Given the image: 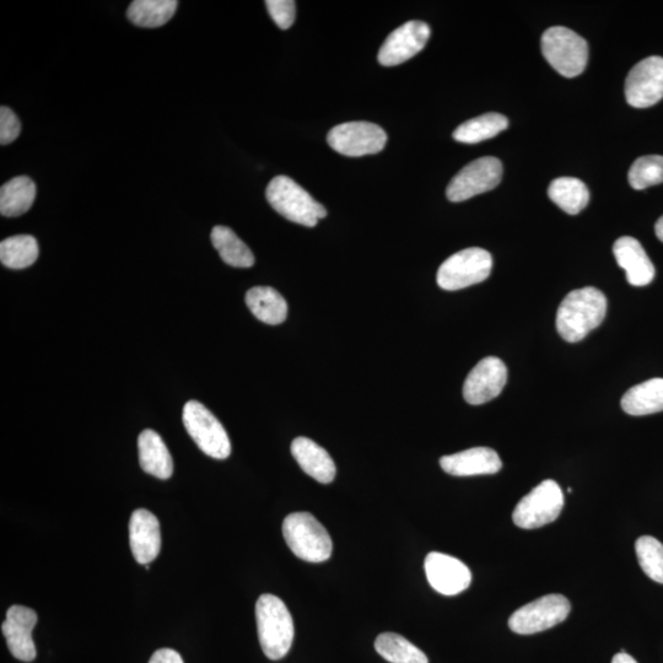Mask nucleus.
<instances>
[{
  "label": "nucleus",
  "instance_id": "nucleus-1",
  "mask_svg": "<svg viewBox=\"0 0 663 663\" xmlns=\"http://www.w3.org/2000/svg\"><path fill=\"white\" fill-rule=\"evenodd\" d=\"M608 301L601 290L587 287L565 296L557 312V330L569 343H578L601 326L607 314Z\"/></svg>",
  "mask_w": 663,
  "mask_h": 663
},
{
  "label": "nucleus",
  "instance_id": "nucleus-2",
  "mask_svg": "<svg viewBox=\"0 0 663 663\" xmlns=\"http://www.w3.org/2000/svg\"><path fill=\"white\" fill-rule=\"evenodd\" d=\"M258 639L264 655L278 661L288 655L294 641V622L277 596L262 595L256 603Z\"/></svg>",
  "mask_w": 663,
  "mask_h": 663
},
{
  "label": "nucleus",
  "instance_id": "nucleus-3",
  "mask_svg": "<svg viewBox=\"0 0 663 663\" xmlns=\"http://www.w3.org/2000/svg\"><path fill=\"white\" fill-rule=\"evenodd\" d=\"M283 535L291 552L305 562L322 563L331 558L330 533L309 512H294L285 517Z\"/></svg>",
  "mask_w": 663,
  "mask_h": 663
},
{
  "label": "nucleus",
  "instance_id": "nucleus-4",
  "mask_svg": "<svg viewBox=\"0 0 663 663\" xmlns=\"http://www.w3.org/2000/svg\"><path fill=\"white\" fill-rule=\"evenodd\" d=\"M266 197L272 208L291 223L314 228L326 218L327 210L309 192L288 176H277L269 182Z\"/></svg>",
  "mask_w": 663,
  "mask_h": 663
},
{
  "label": "nucleus",
  "instance_id": "nucleus-5",
  "mask_svg": "<svg viewBox=\"0 0 663 663\" xmlns=\"http://www.w3.org/2000/svg\"><path fill=\"white\" fill-rule=\"evenodd\" d=\"M542 52L547 62L565 78L578 77L589 62L585 39L564 26H554L542 36Z\"/></svg>",
  "mask_w": 663,
  "mask_h": 663
},
{
  "label": "nucleus",
  "instance_id": "nucleus-6",
  "mask_svg": "<svg viewBox=\"0 0 663 663\" xmlns=\"http://www.w3.org/2000/svg\"><path fill=\"white\" fill-rule=\"evenodd\" d=\"M182 418L187 433L204 454L215 460H225L230 456L229 435L206 406L197 401L187 402Z\"/></svg>",
  "mask_w": 663,
  "mask_h": 663
},
{
  "label": "nucleus",
  "instance_id": "nucleus-7",
  "mask_svg": "<svg viewBox=\"0 0 663 663\" xmlns=\"http://www.w3.org/2000/svg\"><path fill=\"white\" fill-rule=\"evenodd\" d=\"M493 258L488 251L472 247L455 253L441 264L438 285L447 291H456L484 282L492 273Z\"/></svg>",
  "mask_w": 663,
  "mask_h": 663
},
{
  "label": "nucleus",
  "instance_id": "nucleus-8",
  "mask_svg": "<svg viewBox=\"0 0 663 663\" xmlns=\"http://www.w3.org/2000/svg\"><path fill=\"white\" fill-rule=\"evenodd\" d=\"M563 506L562 489L557 482L547 479L519 501L512 520L517 527L535 530L557 520L562 514Z\"/></svg>",
  "mask_w": 663,
  "mask_h": 663
},
{
  "label": "nucleus",
  "instance_id": "nucleus-9",
  "mask_svg": "<svg viewBox=\"0 0 663 663\" xmlns=\"http://www.w3.org/2000/svg\"><path fill=\"white\" fill-rule=\"evenodd\" d=\"M571 605L563 595H547L517 609L509 619L512 632L531 635L544 632L568 618Z\"/></svg>",
  "mask_w": 663,
  "mask_h": 663
},
{
  "label": "nucleus",
  "instance_id": "nucleus-10",
  "mask_svg": "<svg viewBox=\"0 0 663 663\" xmlns=\"http://www.w3.org/2000/svg\"><path fill=\"white\" fill-rule=\"evenodd\" d=\"M503 177V164L493 156L477 159L463 167L447 186L449 201L458 203L494 190Z\"/></svg>",
  "mask_w": 663,
  "mask_h": 663
},
{
  "label": "nucleus",
  "instance_id": "nucleus-11",
  "mask_svg": "<svg viewBox=\"0 0 663 663\" xmlns=\"http://www.w3.org/2000/svg\"><path fill=\"white\" fill-rule=\"evenodd\" d=\"M327 142L337 153L359 158L382 152L387 143V134L375 123L347 122L332 128Z\"/></svg>",
  "mask_w": 663,
  "mask_h": 663
},
{
  "label": "nucleus",
  "instance_id": "nucleus-12",
  "mask_svg": "<svg viewBox=\"0 0 663 663\" xmlns=\"http://www.w3.org/2000/svg\"><path fill=\"white\" fill-rule=\"evenodd\" d=\"M625 99L635 109H648L663 99V58L652 56L635 64L625 80Z\"/></svg>",
  "mask_w": 663,
  "mask_h": 663
},
{
  "label": "nucleus",
  "instance_id": "nucleus-13",
  "mask_svg": "<svg viewBox=\"0 0 663 663\" xmlns=\"http://www.w3.org/2000/svg\"><path fill=\"white\" fill-rule=\"evenodd\" d=\"M508 381V369L503 360L484 358L474 366L463 385V397L472 406H479L497 398Z\"/></svg>",
  "mask_w": 663,
  "mask_h": 663
},
{
  "label": "nucleus",
  "instance_id": "nucleus-14",
  "mask_svg": "<svg viewBox=\"0 0 663 663\" xmlns=\"http://www.w3.org/2000/svg\"><path fill=\"white\" fill-rule=\"evenodd\" d=\"M430 39V28L423 21H408L388 35L379 51V62L395 67L418 55Z\"/></svg>",
  "mask_w": 663,
  "mask_h": 663
},
{
  "label": "nucleus",
  "instance_id": "nucleus-15",
  "mask_svg": "<svg viewBox=\"0 0 663 663\" xmlns=\"http://www.w3.org/2000/svg\"><path fill=\"white\" fill-rule=\"evenodd\" d=\"M424 567L430 586L441 595H460L471 585V570L460 559L451 555L430 553L425 558Z\"/></svg>",
  "mask_w": 663,
  "mask_h": 663
},
{
  "label": "nucleus",
  "instance_id": "nucleus-16",
  "mask_svg": "<svg viewBox=\"0 0 663 663\" xmlns=\"http://www.w3.org/2000/svg\"><path fill=\"white\" fill-rule=\"evenodd\" d=\"M36 623L37 614L31 608L13 606L8 609L2 632L15 659L24 662L36 659V646L32 639Z\"/></svg>",
  "mask_w": 663,
  "mask_h": 663
},
{
  "label": "nucleus",
  "instance_id": "nucleus-17",
  "mask_svg": "<svg viewBox=\"0 0 663 663\" xmlns=\"http://www.w3.org/2000/svg\"><path fill=\"white\" fill-rule=\"evenodd\" d=\"M129 542L134 559L139 564L154 562L161 549V532L158 517L145 509L133 512L129 521Z\"/></svg>",
  "mask_w": 663,
  "mask_h": 663
},
{
  "label": "nucleus",
  "instance_id": "nucleus-18",
  "mask_svg": "<svg viewBox=\"0 0 663 663\" xmlns=\"http://www.w3.org/2000/svg\"><path fill=\"white\" fill-rule=\"evenodd\" d=\"M440 466L451 476L472 477L498 473L503 468V462L497 451L489 447H474L455 455L441 457Z\"/></svg>",
  "mask_w": 663,
  "mask_h": 663
},
{
  "label": "nucleus",
  "instance_id": "nucleus-19",
  "mask_svg": "<svg viewBox=\"0 0 663 663\" xmlns=\"http://www.w3.org/2000/svg\"><path fill=\"white\" fill-rule=\"evenodd\" d=\"M613 253L618 266L627 273L628 282L633 287H645L654 280V264L634 237L624 236L614 242Z\"/></svg>",
  "mask_w": 663,
  "mask_h": 663
},
{
  "label": "nucleus",
  "instance_id": "nucleus-20",
  "mask_svg": "<svg viewBox=\"0 0 663 663\" xmlns=\"http://www.w3.org/2000/svg\"><path fill=\"white\" fill-rule=\"evenodd\" d=\"M291 454L301 470L322 484H330L336 478L337 468L332 457L315 441L296 438L291 444Z\"/></svg>",
  "mask_w": 663,
  "mask_h": 663
},
{
  "label": "nucleus",
  "instance_id": "nucleus-21",
  "mask_svg": "<svg viewBox=\"0 0 663 663\" xmlns=\"http://www.w3.org/2000/svg\"><path fill=\"white\" fill-rule=\"evenodd\" d=\"M138 451L140 467L145 473L164 481L174 474L170 451L156 431L147 429L139 435Z\"/></svg>",
  "mask_w": 663,
  "mask_h": 663
},
{
  "label": "nucleus",
  "instance_id": "nucleus-22",
  "mask_svg": "<svg viewBox=\"0 0 663 663\" xmlns=\"http://www.w3.org/2000/svg\"><path fill=\"white\" fill-rule=\"evenodd\" d=\"M246 304L258 320L267 325H280L288 316V304L276 289L256 287L247 291Z\"/></svg>",
  "mask_w": 663,
  "mask_h": 663
},
{
  "label": "nucleus",
  "instance_id": "nucleus-23",
  "mask_svg": "<svg viewBox=\"0 0 663 663\" xmlns=\"http://www.w3.org/2000/svg\"><path fill=\"white\" fill-rule=\"evenodd\" d=\"M621 404L623 411L634 417L663 412V379H651L630 388Z\"/></svg>",
  "mask_w": 663,
  "mask_h": 663
},
{
  "label": "nucleus",
  "instance_id": "nucleus-24",
  "mask_svg": "<svg viewBox=\"0 0 663 663\" xmlns=\"http://www.w3.org/2000/svg\"><path fill=\"white\" fill-rule=\"evenodd\" d=\"M36 198L35 182L28 176H18L4 183L0 190V213L14 218L29 212Z\"/></svg>",
  "mask_w": 663,
  "mask_h": 663
},
{
  "label": "nucleus",
  "instance_id": "nucleus-25",
  "mask_svg": "<svg viewBox=\"0 0 663 663\" xmlns=\"http://www.w3.org/2000/svg\"><path fill=\"white\" fill-rule=\"evenodd\" d=\"M213 246L219 252L221 260L231 267L251 268L255 264V256L249 246L239 239L233 230L218 225L212 230Z\"/></svg>",
  "mask_w": 663,
  "mask_h": 663
},
{
  "label": "nucleus",
  "instance_id": "nucleus-26",
  "mask_svg": "<svg viewBox=\"0 0 663 663\" xmlns=\"http://www.w3.org/2000/svg\"><path fill=\"white\" fill-rule=\"evenodd\" d=\"M548 196L560 209L576 215L587 207L590 201L589 188L575 177H559L548 188Z\"/></svg>",
  "mask_w": 663,
  "mask_h": 663
},
{
  "label": "nucleus",
  "instance_id": "nucleus-27",
  "mask_svg": "<svg viewBox=\"0 0 663 663\" xmlns=\"http://www.w3.org/2000/svg\"><path fill=\"white\" fill-rule=\"evenodd\" d=\"M176 0H136L127 10L128 19L139 28L155 29L174 18Z\"/></svg>",
  "mask_w": 663,
  "mask_h": 663
},
{
  "label": "nucleus",
  "instance_id": "nucleus-28",
  "mask_svg": "<svg viewBox=\"0 0 663 663\" xmlns=\"http://www.w3.org/2000/svg\"><path fill=\"white\" fill-rule=\"evenodd\" d=\"M509 127V120L500 113L490 112L462 123L452 137L465 144L482 143L484 140L497 137Z\"/></svg>",
  "mask_w": 663,
  "mask_h": 663
},
{
  "label": "nucleus",
  "instance_id": "nucleus-29",
  "mask_svg": "<svg viewBox=\"0 0 663 663\" xmlns=\"http://www.w3.org/2000/svg\"><path fill=\"white\" fill-rule=\"evenodd\" d=\"M377 654L391 663H429L427 655L403 636L384 633L375 641Z\"/></svg>",
  "mask_w": 663,
  "mask_h": 663
},
{
  "label": "nucleus",
  "instance_id": "nucleus-30",
  "mask_svg": "<svg viewBox=\"0 0 663 663\" xmlns=\"http://www.w3.org/2000/svg\"><path fill=\"white\" fill-rule=\"evenodd\" d=\"M39 251V244L34 236L16 235L0 244V261L10 269L28 268L39 258Z\"/></svg>",
  "mask_w": 663,
  "mask_h": 663
},
{
  "label": "nucleus",
  "instance_id": "nucleus-31",
  "mask_svg": "<svg viewBox=\"0 0 663 663\" xmlns=\"http://www.w3.org/2000/svg\"><path fill=\"white\" fill-rule=\"evenodd\" d=\"M628 180L636 191L660 185L663 182V156L648 155L636 159L630 167Z\"/></svg>",
  "mask_w": 663,
  "mask_h": 663
},
{
  "label": "nucleus",
  "instance_id": "nucleus-32",
  "mask_svg": "<svg viewBox=\"0 0 663 663\" xmlns=\"http://www.w3.org/2000/svg\"><path fill=\"white\" fill-rule=\"evenodd\" d=\"M636 557L651 580L663 584V544L654 537L643 536L635 543Z\"/></svg>",
  "mask_w": 663,
  "mask_h": 663
},
{
  "label": "nucleus",
  "instance_id": "nucleus-33",
  "mask_svg": "<svg viewBox=\"0 0 663 663\" xmlns=\"http://www.w3.org/2000/svg\"><path fill=\"white\" fill-rule=\"evenodd\" d=\"M266 7L278 28L287 30L294 24L296 15L294 0H267Z\"/></svg>",
  "mask_w": 663,
  "mask_h": 663
},
{
  "label": "nucleus",
  "instance_id": "nucleus-34",
  "mask_svg": "<svg viewBox=\"0 0 663 663\" xmlns=\"http://www.w3.org/2000/svg\"><path fill=\"white\" fill-rule=\"evenodd\" d=\"M20 132L21 123L18 116L7 106L0 107V144L13 143Z\"/></svg>",
  "mask_w": 663,
  "mask_h": 663
},
{
  "label": "nucleus",
  "instance_id": "nucleus-35",
  "mask_svg": "<svg viewBox=\"0 0 663 663\" xmlns=\"http://www.w3.org/2000/svg\"><path fill=\"white\" fill-rule=\"evenodd\" d=\"M149 663H185L179 652L172 649H160L154 652Z\"/></svg>",
  "mask_w": 663,
  "mask_h": 663
},
{
  "label": "nucleus",
  "instance_id": "nucleus-36",
  "mask_svg": "<svg viewBox=\"0 0 663 663\" xmlns=\"http://www.w3.org/2000/svg\"><path fill=\"white\" fill-rule=\"evenodd\" d=\"M612 663H638V662H636L632 656L625 654V652L622 651L621 654H617L616 656L613 657Z\"/></svg>",
  "mask_w": 663,
  "mask_h": 663
},
{
  "label": "nucleus",
  "instance_id": "nucleus-37",
  "mask_svg": "<svg viewBox=\"0 0 663 663\" xmlns=\"http://www.w3.org/2000/svg\"><path fill=\"white\" fill-rule=\"evenodd\" d=\"M655 233L656 236L659 237V240L663 242V215L659 220H657L655 225Z\"/></svg>",
  "mask_w": 663,
  "mask_h": 663
},
{
  "label": "nucleus",
  "instance_id": "nucleus-38",
  "mask_svg": "<svg viewBox=\"0 0 663 663\" xmlns=\"http://www.w3.org/2000/svg\"><path fill=\"white\" fill-rule=\"evenodd\" d=\"M568 493H570V494L573 493V489L569 488Z\"/></svg>",
  "mask_w": 663,
  "mask_h": 663
}]
</instances>
